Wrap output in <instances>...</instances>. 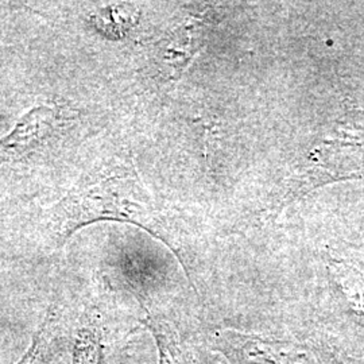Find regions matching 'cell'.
I'll use <instances>...</instances> for the list:
<instances>
[{"label":"cell","instance_id":"1","mask_svg":"<svg viewBox=\"0 0 364 364\" xmlns=\"http://www.w3.org/2000/svg\"><path fill=\"white\" fill-rule=\"evenodd\" d=\"M97 221L135 224L177 255L166 221L130 162H112L77 182L53 208V235L65 245L80 228Z\"/></svg>","mask_w":364,"mask_h":364},{"label":"cell","instance_id":"2","mask_svg":"<svg viewBox=\"0 0 364 364\" xmlns=\"http://www.w3.org/2000/svg\"><path fill=\"white\" fill-rule=\"evenodd\" d=\"M213 346L228 364H352L324 344L299 338H278L218 331Z\"/></svg>","mask_w":364,"mask_h":364},{"label":"cell","instance_id":"3","mask_svg":"<svg viewBox=\"0 0 364 364\" xmlns=\"http://www.w3.org/2000/svg\"><path fill=\"white\" fill-rule=\"evenodd\" d=\"M353 135H338L328 139L318 149L313 151L309 169L287 186V192L281 196L277 208H284L294 200L306 195L317 186L328 182L347 180L350 177H359L364 168V144L352 141Z\"/></svg>","mask_w":364,"mask_h":364},{"label":"cell","instance_id":"4","mask_svg":"<svg viewBox=\"0 0 364 364\" xmlns=\"http://www.w3.org/2000/svg\"><path fill=\"white\" fill-rule=\"evenodd\" d=\"M66 122L64 111L57 107H33L13 130L0 138V162H15L31 156L60 134Z\"/></svg>","mask_w":364,"mask_h":364},{"label":"cell","instance_id":"5","mask_svg":"<svg viewBox=\"0 0 364 364\" xmlns=\"http://www.w3.org/2000/svg\"><path fill=\"white\" fill-rule=\"evenodd\" d=\"M68 343L61 317L49 311L33 335L25 355L15 364H53Z\"/></svg>","mask_w":364,"mask_h":364},{"label":"cell","instance_id":"6","mask_svg":"<svg viewBox=\"0 0 364 364\" xmlns=\"http://www.w3.org/2000/svg\"><path fill=\"white\" fill-rule=\"evenodd\" d=\"M144 323L156 340L158 364H191L181 338L169 321L147 312Z\"/></svg>","mask_w":364,"mask_h":364},{"label":"cell","instance_id":"7","mask_svg":"<svg viewBox=\"0 0 364 364\" xmlns=\"http://www.w3.org/2000/svg\"><path fill=\"white\" fill-rule=\"evenodd\" d=\"M103 329L96 320H82L75 332L72 364H105Z\"/></svg>","mask_w":364,"mask_h":364}]
</instances>
